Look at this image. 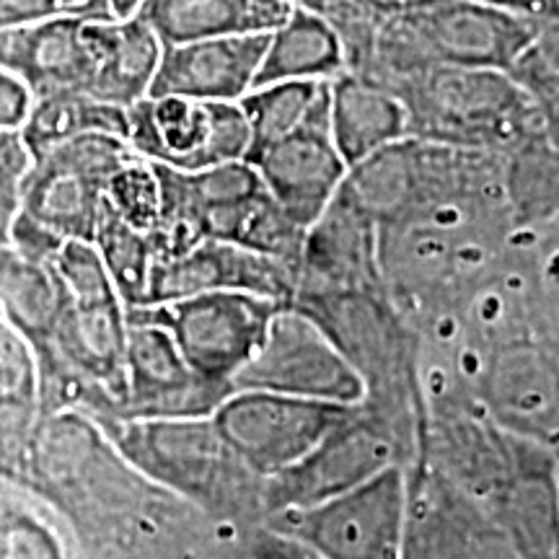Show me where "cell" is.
I'll return each mask as SVG.
<instances>
[{"label": "cell", "mask_w": 559, "mask_h": 559, "mask_svg": "<svg viewBox=\"0 0 559 559\" xmlns=\"http://www.w3.org/2000/svg\"><path fill=\"white\" fill-rule=\"evenodd\" d=\"M66 526L73 557H275L309 551L270 523L228 526L140 472L81 409L41 415L3 481Z\"/></svg>", "instance_id": "6da1fadb"}, {"label": "cell", "mask_w": 559, "mask_h": 559, "mask_svg": "<svg viewBox=\"0 0 559 559\" xmlns=\"http://www.w3.org/2000/svg\"><path fill=\"white\" fill-rule=\"evenodd\" d=\"M140 472L228 526L267 523L264 479L239 459L213 417H94Z\"/></svg>", "instance_id": "7a4b0ae2"}, {"label": "cell", "mask_w": 559, "mask_h": 559, "mask_svg": "<svg viewBox=\"0 0 559 559\" xmlns=\"http://www.w3.org/2000/svg\"><path fill=\"white\" fill-rule=\"evenodd\" d=\"M409 115V135L456 148L506 153L547 128L539 104L510 70L428 66L391 86Z\"/></svg>", "instance_id": "3957f363"}, {"label": "cell", "mask_w": 559, "mask_h": 559, "mask_svg": "<svg viewBox=\"0 0 559 559\" xmlns=\"http://www.w3.org/2000/svg\"><path fill=\"white\" fill-rule=\"evenodd\" d=\"M536 26L477 0H396L362 79L391 88L428 66L510 70Z\"/></svg>", "instance_id": "277c9868"}, {"label": "cell", "mask_w": 559, "mask_h": 559, "mask_svg": "<svg viewBox=\"0 0 559 559\" xmlns=\"http://www.w3.org/2000/svg\"><path fill=\"white\" fill-rule=\"evenodd\" d=\"M288 306L309 313L358 370L366 383L362 404L412 423L423 436L419 337L386 288L311 293L296 296Z\"/></svg>", "instance_id": "5b68a950"}, {"label": "cell", "mask_w": 559, "mask_h": 559, "mask_svg": "<svg viewBox=\"0 0 559 559\" xmlns=\"http://www.w3.org/2000/svg\"><path fill=\"white\" fill-rule=\"evenodd\" d=\"M417 449L415 425L358 404L304 459L264 479L267 519L283 510L319 506L391 466H409Z\"/></svg>", "instance_id": "8992f818"}, {"label": "cell", "mask_w": 559, "mask_h": 559, "mask_svg": "<svg viewBox=\"0 0 559 559\" xmlns=\"http://www.w3.org/2000/svg\"><path fill=\"white\" fill-rule=\"evenodd\" d=\"M459 381L500 428L559 451V326L539 321L502 337Z\"/></svg>", "instance_id": "52a82bcc"}, {"label": "cell", "mask_w": 559, "mask_h": 559, "mask_svg": "<svg viewBox=\"0 0 559 559\" xmlns=\"http://www.w3.org/2000/svg\"><path fill=\"white\" fill-rule=\"evenodd\" d=\"M128 138L83 132L32 156L21 215L62 241H94L109 179L135 160Z\"/></svg>", "instance_id": "ba28073f"}, {"label": "cell", "mask_w": 559, "mask_h": 559, "mask_svg": "<svg viewBox=\"0 0 559 559\" xmlns=\"http://www.w3.org/2000/svg\"><path fill=\"white\" fill-rule=\"evenodd\" d=\"M407 515V466H391L319 506L283 510L267 523L311 559H400Z\"/></svg>", "instance_id": "9c48e42d"}, {"label": "cell", "mask_w": 559, "mask_h": 559, "mask_svg": "<svg viewBox=\"0 0 559 559\" xmlns=\"http://www.w3.org/2000/svg\"><path fill=\"white\" fill-rule=\"evenodd\" d=\"M283 304L260 293L210 290L166 304L138 306L140 313L171 332L181 355L202 379L234 389L239 370L267 337Z\"/></svg>", "instance_id": "30bf717a"}, {"label": "cell", "mask_w": 559, "mask_h": 559, "mask_svg": "<svg viewBox=\"0 0 559 559\" xmlns=\"http://www.w3.org/2000/svg\"><path fill=\"white\" fill-rule=\"evenodd\" d=\"M355 407L267 389H236L210 417L243 464L270 479L304 459Z\"/></svg>", "instance_id": "8fae6325"}, {"label": "cell", "mask_w": 559, "mask_h": 559, "mask_svg": "<svg viewBox=\"0 0 559 559\" xmlns=\"http://www.w3.org/2000/svg\"><path fill=\"white\" fill-rule=\"evenodd\" d=\"M128 143L153 164L202 171L247 158L251 130L241 102L143 96L128 107Z\"/></svg>", "instance_id": "7c38bea8"}, {"label": "cell", "mask_w": 559, "mask_h": 559, "mask_svg": "<svg viewBox=\"0 0 559 559\" xmlns=\"http://www.w3.org/2000/svg\"><path fill=\"white\" fill-rule=\"evenodd\" d=\"M236 389H267L334 404H362L366 383L326 332L296 306H280L267 337L234 379Z\"/></svg>", "instance_id": "4fadbf2b"}, {"label": "cell", "mask_w": 559, "mask_h": 559, "mask_svg": "<svg viewBox=\"0 0 559 559\" xmlns=\"http://www.w3.org/2000/svg\"><path fill=\"white\" fill-rule=\"evenodd\" d=\"M402 557L515 559V551L485 502L425 461H412L407 466Z\"/></svg>", "instance_id": "5bb4252c"}, {"label": "cell", "mask_w": 559, "mask_h": 559, "mask_svg": "<svg viewBox=\"0 0 559 559\" xmlns=\"http://www.w3.org/2000/svg\"><path fill=\"white\" fill-rule=\"evenodd\" d=\"M230 391L202 379L166 326L128 309V402L120 419L210 417Z\"/></svg>", "instance_id": "9a60e30c"}, {"label": "cell", "mask_w": 559, "mask_h": 559, "mask_svg": "<svg viewBox=\"0 0 559 559\" xmlns=\"http://www.w3.org/2000/svg\"><path fill=\"white\" fill-rule=\"evenodd\" d=\"M296 285V264L260 254V251L239 247V243L202 239L177 257L153 262L145 306L190 298L210 290L260 293V296L288 306Z\"/></svg>", "instance_id": "2e32d148"}, {"label": "cell", "mask_w": 559, "mask_h": 559, "mask_svg": "<svg viewBox=\"0 0 559 559\" xmlns=\"http://www.w3.org/2000/svg\"><path fill=\"white\" fill-rule=\"evenodd\" d=\"M362 288H386L379 264V221L342 181L334 200L306 230L293 298Z\"/></svg>", "instance_id": "e0dca14e"}, {"label": "cell", "mask_w": 559, "mask_h": 559, "mask_svg": "<svg viewBox=\"0 0 559 559\" xmlns=\"http://www.w3.org/2000/svg\"><path fill=\"white\" fill-rule=\"evenodd\" d=\"M247 158L257 166L272 198L306 230L334 200L349 171L332 140L330 115L317 117Z\"/></svg>", "instance_id": "ac0fdd59"}, {"label": "cell", "mask_w": 559, "mask_h": 559, "mask_svg": "<svg viewBox=\"0 0 559 559\" xmlns=\"http://www.w3.org/2000/svg\"><path fill=\"white\" fill-rule=\"evenodd\" d=\"M86 13L62 9L29 24L0 29V66H5L37 96L86 91L94 79V50Z\"/></svg>", "instance_id": "d6986e66"}, {"label": "cell", "mask_w": 559, "mask_h": 559, "mask_svg": "<svg viewBox=\"0 0 559 559\" xmlns=\"http://www.w3.org/2000/svg\"><path fill=\"white\" fill-rule=\"evenodd\" d=\"M267 34H234L164 45L148 96L241 102L254 88Z\"/></svg>", "instance_id": "ffe728a7"}, {"label": "cell", "mask_w": 559, "mask_h": 559, "mask_svg": "<svg viewBox=\"0 0 559 559\" xmlns=\"http://www.w3.org/2000/svg\"><path fill=\"white\" fill-rule=\"evenodd\" d=\"M487 510L515 557L559 559V451L523 438L519 461Z\"/></svg>", "instance_id": "44dd1931"}, {"label": "cell", "mask_w": 559, "mask_h": 559, "mask_svg": "<svg viewBox=\"0 0 559 559\" xmlns=\"http://www.w3.org/2000/svg\"><path fill=\"white\" fill-rule=\"evenodd\" d=\"M94 79L88 94L128 109L151 94L164 41L143 16L102 21L88 16Z\"/></svg>", "instance_id": "7402d4cb"}, {"label": "cell", "mask_w": 559, "mask_h": 559, "mask_svg": "<svg viewBox=\"0 0 559 559\" xmlns=\"http://www.w3.org/2000/svg\"><path fill=\"white\" fill-rule=\"evenodd\" d=\"M330 132L347 166H355L407 138L409 115L391 88L342 70L330 81Z\"/></svg>", "instance_id": "603a6c76"}, {"label": "cell", "mask_w": 559, "mask_h": 559, "mask_svg": "<svg viewBox=\"0 0 559 559\" xmlns=\"http://www.w3.org/2000/svg\"><path fill=\"white\" fill-rule=\"evenodd\" d=\"M298 0H145L138 16L164 45L177 41L267 34L285 21Z\"/></svg>", "instance_id": "cb8c5ba5"}, {"label": "cell", "mask_w": 559, "mask_h": 559, "mask_svg": "<svg viewBox=\"0 0 559 559\" xmlns=\"http://www.w3.org/2000/svg\"><path fill=\"white\" fill-rule=\"evenodd\" d=\"M202 239H221L239 243L260 254L300 264L306 228L285 213V207L272 198L267 187L239 194V198L210 202L194 210Z\"/></svg>", "instance_id": "d4e9b609"}, {"label": "cell", "mask_w": 559, "mask_h": 559, "mask_svg": "<svg viewBox=\"0 0 559 559\" xmlns=\"http://www.w3.org/2000/svg\"><path fill=\"white\" fill-rule=\"evenodd\" d=\"M502 194L515 234L559 221V145L547 128L502 153Z\"/></svg>", "instance_id": "484cf974"}, {"label": "cell", "mask_w": 559, "mask_h": 559, "mask_svg": "<svg viewBox=\"0 0 559 559\" xmlns=\"http://www.w3.org/2000/svg\"><path fill=\"white\" fill-rule=\"evenodd\" d=\"M345 70V55L324 19L298 0L270 32L254 86L275 81H332Z\"/></svg>", "instance_id": "4316f807"}, {"label": "cell", "mask_w": 559, "mask_h": 559, "mask_svg": "<svg viewBox=\"0 0 559 559\" xmlns=\"http://www.w3.org/2000/svg\"><path fill=\"white\" fill-rule=\"evenodd\" d=\"M62 306V285L50 262L0 247V313L34 353L50 340Z\"/></svg>", "instance_id": "83f0119b"}, {"label": "cell", "mask_w": 559, "mask_h": 559, "mask_svg": "<svg viewBox=\"0 0 559 559\" xmlns=\"http://www.w3.org/2000/svg\"><path fill=\"white\" fill-rule=\"evenodd\" d=\"M83 132H111L128 138V109L96 99L86 91H58L37 96L29 117L21 124V135L32 156Z\"/></svg>", "instance_id": "f1b7e54d"}, {"label": "cell", "mask_w": 559, "mask_h": 559, "mask_svg": "<svg viewBox=\"0 0 559 559\" xmlns=\"http://www.w3.org/2000/svg\"><path fill=\"white\" fill-rule=\"evenodd\" d=\"M241 109L251 130L249 153H254L317 117L330 115V81L264 83L243 96Z\"/></svg>", "instance_id": "f546056e"}, {"label": "cell", "mask_w": 559, "mask_h": 559, "mask_svg": "<svg viewBox=\"0 0 559 559\" xmlns=\"http://www.w3.org/2000/svg\"><path fill=\"white\" fill-rule=\"evenodd\" d=\"M111 283L120 293L124 309H138L148 300V280L153 267V247L148 234L130 226L128 221L109 205L107 194L102 202L99 226L94 241Z\"/></svg>", "instance_id": "4dcf8cb0"}, {"label": "cell", "mask_w": 559, "mask_h": 559, "mask_svg": "<svg viewBox=\"0 0 559 559\" xmlns=\"http://www.w3.org/2000/svg\"><path fill=\"white\" fill-rule=\"evenodd\" d=\"M73 557L66 528H58L45 506L21 489L0 485V559Z\"/></svg>", "instance_id": "1f68e13d"}, {"label": "cell", "mask_w": 559, "mask_h": 559, "mask_svg": "<svg viewBox=\"0 0 559 559\" xmlns=\"http://www.w3.org/2000/svg\"><path fill=\"white\" fill-rule=\"evenodd\" d=\"M330 24L337 37L345 70L366 75L379 50L381 34L386 29L396 0H300Z\"/></svg>", "instance_id": "d6a6232c"}, {"label": "cell", "mask_w": 559, "mask_h": 559, "mask_svg": "<svg viewBox=\"0 0 559 559\" xmlns=\"http://www.w3.org/2000/svg\"><path fill=\"white\" fill-rule=\"evenodd\" d=\"M510 73L539 104L544 122L555 120L559 115V16L536 26Z\"/></svg>", "instance_id": "836d02e7"}, {"label": "cell", "mask_w": 559, "mask_h": 559, "mask_svg": "<svg viewBox=\"0 0 559 559\" xmlns=\"http://www.w3.org/2000/svg\"><path fill=\"white\" fill-rule=\"evenodd\" d=\"M107 200L130 226L151 234L160 215V185L153 160L138 156L130 164H124L109 179Z\"/></svg>", "instance_id": "e575fe53"}, {"label": "cell", "mask_w": 559, "mask_h": 559, "mask_svg": "<svg viewBox=\"0 0 559 559\" xmlns=\"http://www.w3.org/2000/svg\"><path fill=\"white\" fill-rule=\"evenodd\" d=\"M29 166L32 151L21 130H0V247H9L11 228L21 213Z\"/></svg>", "instance_id": "d590c367"}, {"label": "cell", "mask_w": 559, "mask_h": 559, "mask_svg": "<svg viewBox=\"0 0 559 559\" xmlns=\"http://www.w3.org/2000/svg\"><path fill=\"white\" fill-rule=\"evenodd\" d=\"M526 236L531 262H534L536 280H539L542 298L544 304H547L555 324L559 326V221Z\"/></svg>", "instance_id": "8d00e7d4"}, {"label": "cell", "mask_w": 559, "mask_h": 559, "mask_svg": "<svg viewBox=\"0 0 559 559\" xmlns=\"http://www.w3.org/2000/svg\"><path fill=\"white\" fill-rule=\"evenodd\" d=\"M34 104L32 88L13 70L0 66V130H21Z\"/></svg>", "instance_id": "74e56055"}, {"label": "cell", "mask_w": 559, "mask_h": 559, "mask_svg": "<svg viewBox=\"0 0 559 559\" xmlns=\"http://www.w3.org/2000/svg\"><path fill=\"white\" fill-rule=\"evenodd\" d=\"M62 11L60 0H0V29L29 24Z\"/></svg>", "instance_id": "f35d334b"}, {"label": "cell", "mask_w": 559, "mask_h": 559, "mask_svg": "<svg viewBox=\"0 0 559 559\" xmlns=\"http://www.w3.org/2000/svg\"><path fill=\"white\" fill-rule=\"evenodd\" d=\"M477 3L515 13V16L531 19L536 24L559 16V0H477Z\"/></svg>", "instance_id": "ab89813d"}, {"label": "cell", "mask_w": 559, "mask_h": 559, "mask_svg": "<svg viewBox=\"0 0 559 559\" xmlns=\"http://www.w3.org/2000/svg\"><path fill=\"white\" fill-rule=\"evenodd\" d=\"M143 3L145 0H83V3H79L70 11L86 13V16L102 21H124L130 16H138Z\"/></svg>", "instance_id": "60d3db41"}, {"label": "cell", "mask_w": 559, "mask_h": 559, "mask_svg": "<svg viewBox=\"0 0 559 559\" xmlns=\"http://www.w3.org/2000/svg\"><path fill=\"white\" fill-rule=\"evenodd\" d=\"M547 130H549L551 140H555V143L559 145V115L555 117V120H549V122H547Z\"/></svg>", "instance_id": "b9f144b4"}, {"label": "cell", "mask_w": 559, "mask_h": 559, "mask_svg": "<svg viewBox=\"0 0 559 559\" xmlns=\"http://www.w3.org/2000/svg\"><path fill=\"white\" fill-rule=\"evenodd\" d=\"M60 3H62V9H75V5L83 3V0H60Z\"/></svg>", "instance_id": "7bdbcfd3"}, {"label": "cell", "mask_w": 559, "mask_h": 559, "mask_svg": "<svg viewBox=\"0 0 559 559\" xmlns=\"http://www.w3.org/2000/svg\"><path fill=\"white\" fill-rule=\"evenodd\" d=\"M0 317H3V313H0Z\"/></svg>", "instance_id": "ee69618b"}]
</instances>
